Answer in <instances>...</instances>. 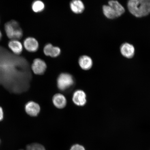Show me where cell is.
<instances>
[{
    "label": "cell",
    "instance_id": "6da1fadb",
    "mask_svg": "<svg viewBox=\"0 0 150 150\" xmlns=\"http://www.w3.org/2000/svg\"><path fill=\"white\" fill-rule=\"evenodd\" d=\"M127 8L131 14L142 18L150 13V0H130L127 3Z\"/></svg>",
    "mask_w": 150,
    "mask_h": 150
},
{
    "label": "cell",
    "instance_id": "8fae6325",
    "mask_svg": "<svg viewBox=\"0 0 150 150\" xmlns=\"http://www.w3.org/2000/svg\"><path fill=\"white\" fill-rule=\"evenodd\" d=\"M79 63L82 69L86 70L91 69L93 64L91 58L87 55L81 56L79 60Z\"/></svg>",
    "mask_w": 150,
    "mask_h": 150
},
{
    "label": "cell",
    "instance_id": "e0dca14e",
    "mask_svg": "<svg viewBox=\"0 0 150 150\" xmlns=\"http://www.w3.org/2000/svg\"><path fill=\"white\" fill-rule=\"evenodd\" d=\"M26 150H46V149L41 144L35 143L28 145Z\"/></svg>",
    "mask_w": 150,
    "mask_h": 150
},
{
    "label": "cell",
    "instance_id": "ba28073f",
    "mask_svg": "<svg viewBox=\"0 0 150 150\" xmlns=\"http://www.w3.org/2000/svg\"><path fill=\"white\" fill-rule=\"evenodd\" d=\"M24 46L28 51L33 52L37 51L38 49L39 44L36 39L30 37L24 40Z\"/></svg>",
    "mask_w": 150,
    "mask_h": 150
},
{
    "label": "cell",
    "instance_id": "ffe728a7",
    "mask_svg": "<svg viewBox=\"0 0 150 150\" xmlns=\"http://www.w3.org/2000/svg\"><path fill=\"white\" fill-rule=\"evenodd\" d=\"M1 37H2V33H1V30H0V39H1Z\"/></svg>",
    "mask_w": 150,
    "mask_h": 150
},
{
    "label": "cell",
    "instance_id": "5bb4252c",
    "mask_svg": "<svg viewBox=\"0 0 150 150\" xmlns=\"http://www.w3.org/2000/svg\"><path fill=\"white\" fill-rule=\"evenodd\" d=\"M108 5L110 6L114 9L119 17L124 13L125 12L124 7L117 1H109Z\"/></svg>",
    "mask_w": 150,
    "mask_h": 150
},
{
    "label": "cell",
    "instance_id": "ac0fdd59",
    "mask_svg": "<svg viewBox=\"0 0 150 150\" xmlns=\"http://www.w3.org/2000/svg\"><path fill=\"white\" fill-rule=\"evenodd\" d=\"M70 150H86L83 146L75 144L71 147Z\"/></svg>",
    "mask_w": 150,
    "mask_h": 150
},
{
    "label": "cell",
    "instance_id": "3957f363",
    "mask_svg": "<svg viewBox=\"0 0 150 150\" xmlns=\"http://www.w3.org/2000/svg\"><path fill=\"white\" fill-rule=\"evenodd\" d=\"M74 83V80L73 76L67 73H62L59 75L57 79V87L62 91H69L72 88Z\"/></svg>",
    "mask_w": 150,
    "mask_h": 150
},
{
    "label": "cell",
    "instance_id": "4fadbf2b",
    "mask_svg": "<svg viewBox=\"0 0 150 150\" xmlns=\"http://www.w3.org/2000/svg\"><path fill=\"white\" fill-rule=\"evenodd\" d=\"M8 46L14 53L17 54H20L23 50L21 43L18 39H12L8 43Z\"/></svg>",
    "mask_w": 150,
    "mask_h": 150
},
{
    "label": "cell",
    "instance_id": "52a82bcc",
    "mask_svg": "<svg viewBox=\"0 0 150 150\" xmlns=\"http://www.w3.org/2000/svg\"><path fill=\"white\" fill-rule=\"evenodd\" d=\"M40 106L37 103L33 101L27 103L25 106V110L27 113L30 116L35 117L40 111Z\"/></svg>",
    "mask_w": 150,
    "mask_h": 150
},
{
    "label": "cell",
    "instance_id": "9a60e30c",
    "mask_svg": "<svg viewBox=\"0 0 150 150\" xmlns=\"http://www.w3.org/2000/svg\"><path fill=\"white\" fill-rule=\"evenodd\" d=\"M103 13L108 18L114 19L119 17L115 11L109 5H105L103 6Z\"/></svg>",
    "mask_w": 150,
    "mask_h": 150
},
{
    "label": "cell",
    "instance_id": "9c48e42d",
    "mask_svg": "<svg viewBox=\"0 0 150 150\" xmlns=\"http://www.w3.org/2000/svg\"><path fill=\"white\" fill-rule=\"evenodd\" d=\"M44 52L46 55L55 57L61 53V50L59 47L54 46L52 44H48L45 46Z\"/></svg>",
    "mask_w": 150,
    "mask_h": 150
},
{
    "label": "cell",
    "instance_id": "8992f818",
    "mask_svg": "<svg viewBox=\"0 0 150 150\" xmlns=\"http://www.w3.org/2000/svg\"><path fill=\"white\" fill-rule=\"evenodd\" d=\"M72 100L73 102L76 105L78 106L84 105L87 102L85 93L82 90H77L75 91L73 94Z\"/></svg>",
    "mask_w": 150,
    "mask_h": 150
},
{
    "label": "cell",
    "instance_id": "d6986e66",
    "mask_svg": "<svg viewBox=\"0 0 150 150\" xmlns=\"http://www.w3.org/2000/svg\"><path fill=\"white\" fill-rule=\"evenodd\" d=\"M3 111L2 108L0 107V121H1L3 119Z\"/></svg>",
    "mask_w": 150,
    "mask_h": 150
},
{
    "label": "cell",
    "instance_id": "7c38bea8",
    "mask_svg": "<svg viewBox=\"0 0 150 150\" xmlns=\"http://www.w3.org/2000/svg\"><path fill=\"white\" fill-rule=\"evenodd\" d=\"M70 8L72 12L76 14H80L83 12L84 9L83 3L80 0H74L71 2Z\"/></svg>",
    "mask_w": 150,
    "mask_h": 150
},
{
    "label": "cell",
    "instance_id": "44dd1931",
    "mask_svg": "<svg viewBox=\"0 0 150 150\" xmlns=\"http://www.w3.org/2000/svg\"><path fill=\"white\" fill-rule=\"evenodd\" d=\"M1 140H0V144H1Z\"/></svg>",
    "mask_w": 150,
    "mask_h": 150
},
{
    "label": "cell",
    "instance_id": "277c9868",
    "mask_svg": "<svg viewBox=\"0 0 150 150\" xmlns=\"http://www.w3.org/2000/svg\"><path fill=\"white\" fill-rule=\"evenodd\" d=\"M47 68L45 62L40 59H35L32 65V69L34 73L37 74H42L45 72Z\"/></svg>",
    "mask_w": 150,
    "mask_h": 150
},
{
    "label": "cell",
    "instance_id": "2e32d148",
    "mask_svg": "<svg viewBox=\"0 0 150 150\" xmlns=\"http://www.w3.org/2000/svg\"><path fill=\"white\" fill-rule=\"evenodd\" d=\"M32 9L35 12H38L42 11L45 8V4L42 1H36L33 4Z\"/></svg>",
    "mask_w": 150,
    "mask_h": 150
},
{
    "label": "cell",
    "instance_id": "7a4b0ae2",
    "mask_svg": "<svg viewBox=\"0 0 150 150\" xmlns=\"http://www.w3.org/2000/svg\"><path fill=\"white\" fill-rule=\"evenodd\" d=\"M5 30L7 36L12 39H20L23 35L22 30L18 23L14 20L6 23Z\"/></svg>",
    "mask_w": 150,
    "mask_h": 150
},
{
    "label": "cell",
    "instance_id": "30bf717a",
    "mask_svg": "<svg viewBox=\"0 0 150 150\" xmlns=\"http://www.w3.org/2000/svg\"><path fill=\"white\" fill-rule=\"evenodd\" d=\"M52 102L56 108L62 109L64 108L66 105L67 100L65 97L63 95L57 93L53 96Z\"/></svg>",
    "mask_w": 150,
    "mask_h": 150
},
{
    "label": "cell",
    "instance_id": "5b68a950",
    "mask_svg": "<svg viewBox=\"0 0 150 150\" xmlns=\"http://www.w3.org/2000/svg\"><path fill=\"white\" fill-rule=\"evenodd\" d=\"M135 50L134 46L127 42L123 43L120 48L122 55L127 59H131L134 57Z\"/></svg>",
    "mask_w": 150,
    "mask_h": 150
}]
</instances>
